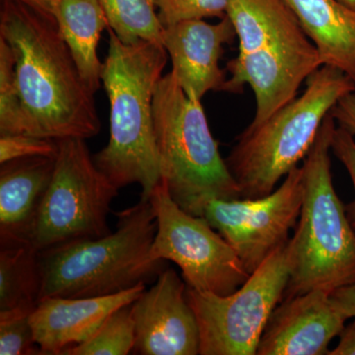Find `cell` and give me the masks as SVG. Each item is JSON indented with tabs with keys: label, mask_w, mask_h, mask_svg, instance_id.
<instances>
[{
	"label": "cell",
	"mask_w": 355,
	"mask_h": 355,
	"mask_svg": "<svg viewBox=\"0 0 355 355\" xmlns=\"http://www.w3.org/2000/svg\"><path fill=\"white\" fill-rule=\"evenodd\" d=\"M0 37L15 58L32 135L87 139L101 130L95 93L84 81L57 21L16 0H3Z\"/></svg>",
	"instance_id": "cell-1"
},
{
	"label": "cell",
	"mask_w": 355,
	"mask_h": 355,
	"mask_svg": "<svg viewBox=\"0 0 355 355\" xmlns=\"http://www.w3.org/2000/svg\"><path fill=\"white\" fill-rule=\"evenodd\" d=\"M108 31L102 83L110 102V139L93 159L116 188L139 184L141 200H148L161 182L153 99L168 53L157 42L125 44Z\"/></svg>",
	"instance_id": "cell-2"
},
{
	"label": "cell",
	"mask_w": 355,
	"mask_h": 355,
	"mask_svg": "<svg viewBox=\"0 0 355 355\" xmlns=\"http://www.w3.org/2000/svg\"><path fill=\"white\" fill-rule=\"evenodd\" d=\"M114 233L38 252L41 291L48 297H103L157 279L165 261L150 256L157 218L149 200L118 212ZM39 300V301H40Z\"/></svg>",
	"instance_id": "cell-3"
},
{
	"label": "cell",
	"mask_w": 355,
	"mask_h": 355,
	"mask_svg": "<svg viewBox=\"0 0 355 355\" xmlns=\"http://www.w3.org/2000/svg\"><path fill=\"white\" fill-rule=\"evenodd\" d=\"M336 128L330 113L303 162L304 195L295 232L287 241L291 277L284 298L318 289L333 293L355 284V231L331 177Z\"/></svg>",
	"instance_id": "cell-4"
},
{
	"label": "cell",
	"mask_w": 355,
	"mask_h": 355,
	"mask_svg": "<svg viewBox=\"0 0 355 355\" xmlns=\"http://www.w3.org/2000/svg\"><path fill=\"white\" fill-rule=\"evenodd\" d=\"M352 92L355 83L349 76L323 65L307 79L302 95L260 125H249L225 160L242 198L272 193L280 180L304 160L334 107Z\"/></svg>",
	"instance_id": "cell-5"
},
{
	"label": "cell",
	"mask_w": 355,
	"mask_h": 355,
	"mask_svg": "<svg viewBox=\"0 0 355 355\" xmlns=\"http://www.w3.org/2000/svg\"><path fill=\"white\" fill-rule=\"evenodd\" d=\"M153 119L161 181L179 207L200 216L210 200L242 198L239 184L210 130L202 101L189 97L172 71L156 88Z\"/></svg>",
	"instance_id": "cell-6"
},
{
	"label": "cell",
	"mask_w": 355,
	"mask_h": 355,
	"mask_svg": "<svg viewBox=\"0 0 355 355\" xmlns=\"http://www.w3.org/2000/svg\"><path fill=\"white\" fill-rule=\"evenodd\" d=\"M58 146L53 177L25 241L37 252L110 234V207L120 190L95 164L85 139H60Z\"/></svg>",
	"instance_id": "cell-7"
},
{
	"label": "cell",
	"mask_w": 355,
	"mask_h": 355,
	"mask_svg": "<svg viewBox=\"0 0 355 355\" xmlns=\"http://www.w3.org/2000/svg\"><path fill=\"white\" fill-rule=\"evenodd\" d=\"M289 277L286 242L232 294L217 295L187 286V299L200 328V354H257L270 315L284 299Z\"/></svg>",
	"instance_id": "cell-8"
},
{
	"label": "cell",
	"mask_w": 355,
	"mask_h": 355,
	"mask_svg": "<svg viewBox=\"0 0 355 355\" xmlns=\"http://www.w3.org/2000/svg\"><path fill=\"white\" fill-rule=\"evenodd\" d=\"M148 200L157 218L154 260L176 263L187 286L197 291L225 296L245 284L250 275L234 249L205 218L179 207L164 182Z\"/></svg>",
	"instance_id": "cell-9"
},
{
	"label": "cell",
	"mask_w": 355,
	"mask_h": 355,
	"mask_svg": "<svg viewBox=\"0 0 355 355\" xmlns=\"http://www.w3.org/2000/svg\"><path fill=\"white\" fill-rule=\"evenodd\" d=\"M304 195L303 169L295 167L279 188L259 198L210 200L200 217L209 222L234 249L249 275L288 241Z\"/></svg>",
	"instance_id": "cell-10"
},
{
	"label": "cell",
	"mask_w": 355,
	"mask_h": 355,
	"mask_svg": "<svg viewBox=\"0 0 355 355\" xmlns=\"http://www.w3.org/2000/svg\"><path fill=\"white\" fill-rule=\"evenodd\" d=\"M321 67L316 46L305 36L270 50L238 53L228 62L223 91L241 92L249 85L256 99L250 125H258L297 97L301 84Z\"/></svg>",
	"instance_id": "cell-11"
},
{
	"label": "cell",
	"mask_w": 355,
	"mask_h": 355,
	"mask_svg": "<svg viewBox=\"0 0 355 355\" xmlns=\"http://www.w3.org/2000/svg\"><path fill=\"white\" fill-rule=\"evenodd\" d=\"M186 292V282L168 268L132 303L135 354H200V328Z\"/></svg>",
	"instance_id": "cell-12"
},
{
	"label": "cell",
	"mask_w": 355,
	"mask_h": 355,
	"mask_svg": "<svg viewBox=\"0 0 355 355\" xmlns=\"http://www.w3.org/2000/svg\"><path fill=\"white\" fill-rule=\"evenodd\" d=\"M345 321L330 292L318 289L284 298L270 315L257 354L329 355V345Z\"/></svg>",
	"instance_id": "cell-13"
},
{
	"label": "cell",
	"mask_w": 355,
	"mask_h": 355,
	"mask_svg": "<svg viewBox=\"0 0 355 355\" xmlns=\"http://www.w3.org/2000/svg\"><path fill=\"white\" fill-rule=\"evenodd\" d=\"M235 37L227 16L216 24L196 19L164 28L162 44L171 58L172 73L191 99L202 101L209 91H223L227 79L219 62L224 44Z\"/></svg>",
	"instance_id": "cell-14"
},
{
	"label": "cell",
	"mask_w": 355,
	"mask_h": 355,
	"mask_svg": "<svg viewBox=\"0 0 355 355\" xmlns=\"http://www.w3.org/2000/svg\"><path fill=\"white\" fill-rule=\"evenodd\" d=\"M146 284L103 297L41 299L31 314L35 340L42 354L62 355L89 340L119 308L132 304Z\"/></svg>",
	"instance_id": "cell-15"
},
{
	"label": "cell",
	"mask_w": 355,
	"mask_h": 355,
	"mask_svg": "<svg viewBox=\"0 0 355 355\" xmlns=\"http://www.w3.org/2000/svg\"><path fill=\"white\" fill-rule=\"evenodd\" d=\"M55 157H27L0 168L1 247L26 244L40 203L53 177Z\"/></svg>",
	"instance_id": "cell-16"
},
{
	"label": "cell",
	"mask_w": 355,
	"mask_h": 355,
	"mask_svg": "<svg viewBox=\"0 0 355 355\" xmlns=\"http://www.w3.org/2000/svg\"><path fill=\"white\" fill-rule=\"evenodd\" d=\"M323 65L355 83V12L338 0H286Z\"/></svg>",
	"instance_id": "cell-17"
},
{
	"label": "cell",
	"mask_w": 355,
	"mask_h": 355,
	"mask_svg": "<svg viewBox=\"0 0 355 355\" xmlns=\"http://www.w3.org/2000/svg\"><path fill=\"white\" fill-rule=\"evenodd\" d=\"M239 53L270 50L307 36L286 0H228Z\"/></svg>",
	"instance_id": "cell-18"
},
{
	"label": "cell",
	"mask_w": 355,
	"mask_h": 355,
	"mask_svg": "<svg viewBox=\"0 0 355 355\" xmlns=\"http://www.w3.org/2000/svg\"><path fill=\"white\" fill-rule=\"evenodd\" d=\"M53 17L89 88L101 87L103 62L97 50L109 21L100 0H55Z\"/></svg>",
	"instance_id": "cell-19"
},
{
	"label": "cell",
	"mask_w": 355,
	"mask_h": 355,
	"mask_svg": "<svg viewBox=\"0 0 355 355\" xmlns=\"http://www.w3.org/2000/svg\"><path fill=\"white\" fill-rule=\"evenodd\" d=\"M41 273L38 252L29 244L0 250V312L31 308L40 300Z\"/></svg>",
	"instance_id": "cell-20"
},
{
	"label": "cell",
	"mask_w": 355,
	"mask_h": 355,
	"mask_svg": "<svg viewBox=\"0 0 355 355\" xmlns=\"http://www.w3.org/2000/svg\"><path fill=\"white\" fill-rule=\"evenodd\" d=\"M109 28L125 44L142 41L162 44L163 27L155 0H100Z\"/></svg>",
	"instance_id": "cell-21"
},
{
	"label": "cell",
	"mask_w": 355,
	"mask_h": 355,
	"mask_svg": "<svg viewBox=\"0 0 355 355\" xmlns=\"http://www.w3.org/2000/svg\"><path fill=\"white\" fill-rule=\"evenodd\" d=\"M132 304L112 313L89 340L65 350V355H127L135 345Z\"/></svg>",
	"instance_id": "cell-22"
},
{
	"label": "cell",
	"mask_w": 355,
	"mask_h": 355,
	"mask_svg": "<svg viewBox=\"0 0 355 355\" xmlns=\"http://www.w3.org/2000/svg\"><path fill=\"white\" fill-rule=\"evenodd\" d=\"M31 135L17 77L15 58L6 40L0 37V135Z\"/></svg>",
	"instance_id": "cell-23"
},
{
	"label": "cell",
	"mask_w": 355,
	"mask_h": 355,
	"mask_svg": "<svg viewBox=\"0 0 355 355\" xmlns=\"http://www.w3.org/2000/svg\"><path fill=\"white\" fill-rule=\"evenodd\" d=\"M34 309L17 308L0 312V354H42L31 324Z\"/></svg>",
	"instance_id": "cell-24"
},
{
	"label": "cell",
	"mask_w": 355,
	"mask_h": 355,
	"mask_svg": "<svg viewBox=\"0 0 355 355\" xmlns=\"http://www.w3.org/2000/svg\"><path fill=\"white\" fill-rule=\"evenodd\" d=\"M163 27L182 21L225 17L228 0H155Z\"/></svg>",
	"instance_id": "cell-25"
},
{
	"label": "cell",
	"mask_w": 355,
	"mask_h": 355,
	"mask_svg": "<svg viewBox=\"0 0 355 355\" xmlns=\"http://www.w3.org/2000/svg\"><path fill=\"white\" fill-rule=\"evenodd\" d=\"M58 140L31 135H0V164L27 157H57Z\"/></svg>",
	"instance_id": "cell-26"
},
{
	"label": "cell",
	"mask_w": 355,
	"mask_h": 355,
	"mask_svg": "<svg viewBox=\"0 0 355 355\" xmlns=\"http://www.w3.org/2000/svg\"><path fill=\"white\" fill-rule=\"evenodd\" d=\"M331 153L349 173L354 189V200L345 207L347 216L355 231V139L345 128L336 127L331 140Z\"/></svg>",
	"instance_id": "cell-27"
},
{
	"label": "cell",
	"mask_w": 355,
	"mask_h": 355,
	"mask_svg": "<svg viewBox=\"0 0 355 355\" xmlns=\"http://www.w3.org/2000/svg\"><path fill=\"white\" fill-rule=\"evenodd\" d=\"M331 113L338 127L355 137V92L343 96Z\"/></svg>",
	"instance_id": "cell-28"
},
{
	"label": "cell",
	"mask_w": 355,
	"mask_h": 355,
	"mask_svg": "<svg viewBox=\"0 0 355 355\" xmlns=\"http://www.w3.org/2000/svg\"><path fill=\"white\" fill-rule=\"evenodd\" d=\"M331 300L345 319L355 317V284L336 289L331 293Z\"/></svg>",
	"instance_id": "cell-29"
},
{
	"label": "cell",
	"mask_w": 355,
	"mask_h": 355,
	"mask_svg": "<svg viewBox=\"0 0 355 355\" xmlns=\"http://www.w3.org/2000/svg\"><path fill=\"white\" fill-rule=\"evenodd\" d=\"M355 318V317H354ZM340 342L329 355H355V320L340 334Z\"/></svg>",
	"instance_id": "cell-30"
},
{
	"label": "cell",
	"mask_w": 355,
	"mask_h": 355,
	"mask_svg": "<svg viewBox=\"0 0 355 355\" xmlns=\"http://www.w3.org/2000/svg\"><path fill=\"white\" fill-rule=\"evenodd\" d=\"M43 15L53 17L55 0H16ZM55 18V17H53Z\"/></svg>",
	"instance_id": "cell-31"
},
{
	"label": "cell",
	"mask_w": 355,
	"mask_h": 355,
	"mask_svg": "<svg viewBox=\"0 0 355 355\" xmlns=\"http://www.w3.org/2000/svg\"><path fill=\"white\" fill-rule=\"evenodd\" d=\"M340 4H343V6L349 8V10L354 11L355 12V0H338Z\"/></svg>",
	"instance_id": "cell-32"
}]
</instances>
